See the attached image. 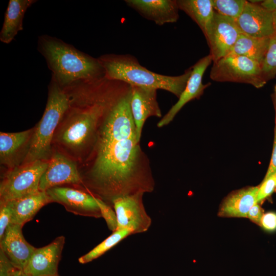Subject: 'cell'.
<instances>
[{
    "instance_id": "obj_6",
    "label": "cell",
    "mask_w": 276,
    "mask_h": 276,
    "mask_svg": "<svg viewBox=\"0 0 276 276\" xmlns=\"http://www.w3.org/2000/svg\"><path fill=\"white\" fill-rule=\"evenodd\" d=\"M48 160H38L8 170L0 184V202L24 197L39 191L41 177Z\"/></svg>"
},
{
    "instance_id": "obj_27",
    "label": "cell",
    "mask_w": 276,
    "mask_h": 276,
    "mask_svg": "<svg viewBox=\"0 0 276 276\" xmlns=\"http://www.w3.org/2000/svg\"><path fill=\"white\" fill-rule=\"evenodd\" d=\"M96 198V201L99 206L102 217L105 220L108 228L113 232L118 228V221L116 212L113 208L109 205L102 200Z\"/></svg>"
},
{
    "instance_id": "obj_14",
    "label": "cell",
    "mask_w": 276,
    "mask_h": 276,
    "mask_svg": "<svg viewBox=\"0 0 276 276\" xmlns=\"http://www.w3.org/2000/svg\"><path fill=\"white\" fill-rule=\"evenodd\" d=\"M272 13L262 8L260 3L247 1L236 23L243 34L258 38L270 37L274 33Z\"/></svg>"
},
{
    "instance_id": "obj_4",
    "label": "cell",
    "mask_w": 276,
    "mask_h": 276,
    "mask_svg": "<svg viewBox=\"0 0 276 276\" xmlns=\"http://www.w3.org/2000/svg\"><path fill=\"white\" fill-rule=\"evenodd\" d=\"M106 78L124 82L130 86L161 89L178 98L185 88L192 73V67L179 76H167L155 73L141 65L131 55L109 54L98 58Z\"/></svg>"
},
{
    "instance_id": "obj_28",
    "label": "cell",
    "mask_w": 276,
    "mask_h": 276,
    "mask_svg": "<svg viewBox=\"0 0 276 276\" xmlns=\"http://www.w3.org/2000/svg\"><path fill=\"white\" fill-rule=\"evenodd\" d=\"M12 209L9 201L0 202V240L12 223Z\"/></svg>"
},
{
    "instance_id": "obj_15",
    "label": "cell",
    "mask_w": 276,
    "mask_h": 276,
    "mask_svg": "<svg viewBox=\"0 0 276 276\" xmlns=\"http://www.w3.org/2000/svg\"><path fill=\"white\" fill-rule=\"evenodd\" d=\"M34 127L18 132L0 133V162L9 170L23 163L28 152Z\"/></svg>"
},
{
    "instance_id": "obj_13",
    "label": "cell",
    "mask_w": 276,
    "mask_h": 276,
    "mask_svg": "<svg viewBox=\"0 0 276 276\" xmlns=\"http://www.w3.org/2000/svg\"><path fill=\"white\" fill-rule=\"evenodd\" d=\"M65 242L64 236L35 248L24 271L29 276H59L58 266Z\"/></svg>"
},
{
    "instance_id": "obj_3",
    "label": "cell",
    "mask_w": 276,
    "mask_h": 276,
    "mask_svg": "<svg viewBox=\"0 0 276 276\" xmlns=\"http://www.w3.org/2000/svg\"><path fill=\"white\" fill-rule=\"evenodd\" d=\"M39 51L53 72V77L66 88L78 82H86L104 76L98 58L96 59L60 39L42 36L38 42Z\"/></svg>"
},
{
    "instance_id": "obj_19",
    "label": "cell",
    "mask_w": 276,
    "mask_h": 276,
    "mask_svg": "<svg viewBox=\"0 0 276 276\" xmlns=\"http://www.w3.org/2000/svg\"><path fill=\"white\" fill-rule=\"evenodd\" d=\"M259 187L243 188L232 192L221 203L218 215L223 217L247 218L250 208L257 203Z\"/></svg>"
},
{
    "instance_id": "obj_20",
    "label": "cell",
    "mask_w": 276,
    "mask_h": 276,
    "mask_svg": "<svg viewBox=\"0 0 276 276\" xmlns=\"http://www.w3.org/2000/svg\"><path fill=\"white\" fill-rule=\"evenodd\" d=\"M34 0H10L0 32V40L10 43L18 32L23 30V19L27 9Z\"/></svg>"
},
{
    "instance_id": "obj_35",
    "label": "cell",
    "mask_w": 276,
    "mask_h": 276,
    "mask_svg": "<svg viewBox=\"0 0 276 276\" xmlns=\"http://www.w3.org/2000/svg\"><path fill=\"white\" fill-rule=\"evenodd\" d=\"M9 276H29L24 270L15 268L13 270Z\"/></svg>"
},
{
    "instance_id": "obj_31",
    "label": "cell",
    "mask_w": 276,
    "mask_h": 276,
    "mask_svg": "<svg viewBox=\"0 0 276 276\" xmlns=\"http://www.w3.org/2000/svg\"><path fill=\"white\" fill-rule=\"evenodd\" d=\"M15 268H16L0 249V276H9L11 272Z\"/></svg>"
},
{
    "instance_id": "obj_1",
    "label": "cell",
    "mask_w": 276,
    "mask_h": 276,
    "mask_svg": "<svg viewBox=\"0 0 276 276\" xmlns=\"http://www.w3.org/2000/svg\"><path fill=\"white\" fill-rule=\"evenodd\" d=\"M130 98L131 86L107 109L98 130L92 165L81 176L88 193L112 208L118 197L153 188L151 180L137 173L139 141Z\"/></svg>"
},
{
    "instance_id": "obj_32",
    "label": "cell",
    "mask_w": 276,
    "mask_h": 276,
    "mask_svg": "<svg viewBox=\"0 0 276 276\" xmlns=\"http://www.w3.org/2000/svg\"><path fill=\"white\" fill-rule=\"evenodd\" d=\"M263 214L261 206L258 203H256L249 210L247 218L256 224L260 225Z\"/></svg>"
},
{
    "instance_id": "obj_23",
    "label": "cell",
    "mask_w": 276,
    "mask_h": 276,
    "mask_svg": "<svg viewBox=\"0 0 276 276\" xmlns=\"http://www.w3.org/2000/svg\"><path fill=\"white\" fill-rule=\"evenodd\" d=\"M270 37L258 38L241 33L229 54L243 56L262 64Z\"/></svg>"
},
{
    "instance_id": "obj_29",
    "label": "cell",
    "mask_w": 276,
    "mask_h": 276,
    "mask_svg": "<svg viewBox=\"0 0 276 276\" xmlns=\"http://www.w3.org/2000/svg\"><path fill=\"white\" fill-rule=\"evenodd\" d=\"M275 188L276 174L272 175L268 178L264 179L258 189L257 203H259L269 196L273 192Z\"/></svg>"
},
{
    "instance_id": "obj_33",
    "label": "cell",
    "mask_w": 276,
    "mask_h": 276,
    "mask_svg": "<svg viewBox=\"0 0 276 276\" xmlns=\"http://www.w3.org/2000/svg\"><path fill=\"white\" fill-rule=\"evenodd\" d=\"M276 174V125L274 128V137L273 150L270 164L264 179L270 176Z\"/></svg>"
},
{
    "instance_id": "obj_22",
    "label": "cell",
    "mask_w": 276,
    "mask_h": 276,
    "mask_svg": "<svg viewBox=\"0 0 276 276\" xmlns=\"http://www.w3.org/2000/svg\"><path fill=\"white\" fill-rule=\"evenodd\" d=\"M177 3L179 9L198 25L206 37L215 13L212 0H177Z\"/></svg>"
},
{
    "instance_id": "obj_25",
    "label": "cell",
    "mask_w": 276,
    "mask_h": 276,
    "mask_svg": "<svg viewBox=\"0 0 276 276\" xmlns=\"http://www.w3.org/2000/svg\"><path fill=\"white\" fill-rule=\"evenodd\" d=\"M212 2L216 12L236 19L242 13L247 1L212 0Z\"/></svg>"
},
{
    "instance_id": "obj_37",
    "label": "cell",
    "mask_w": 276,
    "mask_h": 276,
    "mask_svg": "<svg viewBox=\"0 0 276 276\" xmlns=\"http://www.w3.org/2000/svg\"><path fill=\"white\" fill-rule=\"evenodd\" d=\"M273 106L275 110V123L276 125V95H274L273 97Z\"/></svg>"
},
{
    "instance_id": "obj_11",
    "label": "cell",
    "mask_w": 276,
    "mask_h": 276,
    "mask_svg": "<svg viewBox=\"0 0 276 276\" xmlns=\"http://www.w3.org/2000/svg\"><path fill=\"white\" fill-rule=\"evenodd\" d=\"M45 192L51 202L61 204L70 212L96 218L101 217L95 197L88 192L61 186L51 188Z\"/></svg>"
},
{
    "instance_id": "obj_21",
    "label": "cell",
    "mask_w": 276,
    "mask_h": 276,
    "mask_svg": "<svg viewBox=\"0 0 276 276\" xmlns=\"http://www.w3.org/2000/svg\"><path fill=\"white\" fill-rule=\"evenodd\" d=\"M9 202L12 209L11 224L21 225L31 220L42 207L51 202L47 192L40 191Z\"/></svg>"
},
{
    "instance_id": "obj_10",
    "label": "cell",
    "mask_w": 276,
    "mask_h": 276,
    "mask_svg": "<svg viewBox=\"0 0 276 276\" xmlns=\"http://www.w3.org/2000/svg\"><path fill=\"white\" fill-rule=\"evenodd\" d=\"M241 33L235 19L215 11L210 32L205 37L213 62L228 55Z\"/></svg>"
},
{
    "instance_id": "obj_26",
    "label": "cell",
    "mask_w": 276,
    "mask_h": 276,
    "mask_svg": "<svg viewBox=\"0 0 276 276\" xmlns=\"http://www.w3.org/2000/svg\"><path fill=\"white\" fill-rule=\"evenodd\" d=\"M262 75L268 81L276 76V35L270 37L268 48L261 64Z\"/></svg>"
},
{
    "instance_id": "obj_34",
    "label": "cell",
    "mask_w": 276,
    "mask_h": 276,
    "mask_svg": "<svg viewBox=\"0 0 276 276\" xmlns=\"http://www.w3.org/2000/svg\"><path fill=\"white\" fill-rule=\"evenodd\" d=\"M260 5L265 10L270 12L276 11V0L262 1Z\"/></svg>"
},
{
    "instance_id": "obj_2",
    "label": "cell",
    "mask_w": 276,
    "mask_h": 276,
    "mask_svg": "<svg viewBox=\"0 0 276 276\" xmlns=\"http://www.w3.org/2000/svg\"><path fill=\"white\" fill-rule=\"evenodd\" d=\"M122 94L115 86L98 82L86 83L80 90V105L70 106L54 134L53 143L75 162L83 156L94 142L104 116Z\"/></svg>"
},
{
    "instance_id": "obj_38",
    "label": "cell",
    "mask_w": 276,
    "mask_h": 276,
    "mask_svg": "<svg viewBox=\"0 0 276 276\" xmlns=\"http://www.w3.org/2000/svg\"><path fill=\"white\" fill-rule=\"evenodd\" d=\"M275 93H276V85L275 86Z\"/></svg>"
},
{
    "instance_id": "obj_16",
    "label": "cell",
    "mask_w": 276,
    "mask_h": 276,
    "mask_svg": "<svg viewBox=\"0 0 276 276\" xmlns=\"http://www.w3.org/2000/svg\"><path fill=\"white\" fill-rule=\"evenodd\" d=\"M131 86L130 109L140 141L143 127L150 117H161L156 99L157 89L136 86Z\"/></svg>"
},
{
    "instance_id": "obj_36",
    "label": "cell",
    "mask_w": 276,
    "mask_h": 276,
    "mask_svg": "<svg viewBox=\"0 0 276 276\" xmlns=\"http://www.w3.org/2000/svg\"><path fill=\"white\" fill-rule=\"evenodd\" d=\"M273 16V24L274 27V34L276 35V11L273 12L272 13Z\"/></svg>"
},
{
    "instance_id": "obj_9",
    "label": "cell",
    "mask_w": 276,
    "mask_h": 276,
    "mask_svg": "<svg viewBox=\"0 0 276 276\" xmlns=\"http://www.w3.org/2000/svg\"><path fill=\"white\" fill-rule=\"evenodd\" d=\"M65 184H82L77 163L61 152L53 150L48 166L41 177L39 190L45 192Z\"/></svg>"
},
{
    "instance_id": "obj_24",
    "label": "cell",
    "mask_w": 276,
    "mask_h": 276,
    "mask_svg": "<svg viewBox=\"0 0 276 276\" xmlns=\"http://www.w3.org/2000/svg\"><path fill=\"white\" fill-rule=\"evenodd\" d=\"M134 234L129 229H117L88 253L78 259L81 264H85L99 258L129 235Z\"/></svg>"
},
{
    "instance_id": "obj_30",
    "label": "cell",
    "mask_w": 276,
    "mask_h": 276,
    "mask_svg": "<svg viewBox=\"0 0 276 276\" xmlns=\"http://www.w3.org/2000/svg\"><path fill=\"white\" fill-rule=\"evenodd\" d=\"M260 226L265 230L273 232L276 230V213L269 212L264 214Z\"/></svg>"
},
{
    "instance_id": "obj_18",
    "label": "cell",
    "mask_w": 276,
    "mask_h": 276,
    "mask_svg": "<svg viewBox=\"0 0 276 276\" xmlns=\"http://www.w3.org/2000/svg\"><path fill=\"white\" fill-rule=\"evenodd\" d=\"M125 2L141 16L159 26L176 22L179 19L177 0H126Z\"/></svg>"
},
{
    "instance_id": "obj_7",
    "label": "cell",
    "mask_w": 276,
    "mask_h": 276,
    "mask_svg": "<svg viewBox=\"0 0 276 276\" xmlns=\"http://www.w3.org/2000/svg\"><path fill=\"white\" fill-rule=\"evenodd\" d=\"M210 78L217 82H233L251 84L260 88L267 82L261 64L246 57L228 54L213 62Z\"/></svg>"
},
{
    "instance_id": "obj_17",
    "label": "cell",
    "mask_w": 276,
    "mask_h": 276,
    "mask_svg": "<svg viewBox=\"0 0 276 276\" xmlns=\"http://www.w3.org/2000/svg\"><path fill=\"white\" fill-rule=\"evenodd\" d=\"M22 226L10 225L0 240V249L16 268L24 270L36 248L25 240L22 233Z\"/></svg>"
},
{
    "instance_id": "obj_12",
    "label": "cell",
    "mask_w": 276,
    "mask_h": 276,
    "mask_svg": "<svg viewBox=\"0 0 276 276\" xmlns=\"http://www.w3.org/2000/svg\"><path fill=\"white\" fill-rule=\"evenodd\" d=\"M212 61V56L209 54L200 59L192 66V73L185 88L177 102L157 123L158 127L169 124L186 103L194 99L199 98L203 94L204 90L210 85L211 83L203 84L202 77L207 67Z\"/></svg>"
},
{
    "instance_id": "obj_8",
    "label": "cell",
    "mask_w": 276,
    "mask_h": 276,
    "mask_svg": "<svg viewBox=\"0 0 276 276\" xmlns=\"http://www.w3.org/2000/svg\"><path fill=\"white\" fill-rule=\"evenodd\" d=\"M143 193L137 192L118 197L113 200L117 229H129L134 234L145 232L149 229L152 221L143 203Z\"/></svg>"
},
{
    "instance_id": "obj_5",
    "label": "cell",
    "mask_w": 276,
    "mask_h": 276,
    "mask_svg": "<svg viewBox=\"0 0 276 276\" xmlns=\"http://www.w3.org/2000/svg\"><path fill=\"white\" fill-rule=\"evenodd\" d=\"M70 103L67 90L52 77L43 114L34 127L30 148L22 165L38 160H48L50 158L54 134Z\"/></svg>"
}]
</instances>
